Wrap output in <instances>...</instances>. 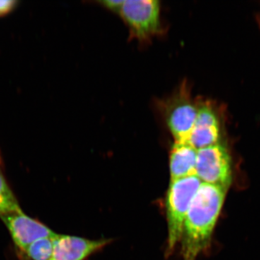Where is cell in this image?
I'll return each instance as SVG.
<instances>
[{"mask_svg":"<svg viewBox=\"0 0 260 260\" xmlns=\"http://www.w3.org/2000/svg\"><path fill=\"white\" fill-rule=\"evenodd\" d=\"M226 190L202 183L191 200L183 226L181 252L184 260H196L208 246L223 207Z\"/></svg>","mask_w":260,"mask_h":260,"instance_id":"1","label":"cell"},{"mask_svg":"<svg viewBox=\"0 0 260 260\" xmlns=\"http://www.w3.org/2000/svg\"><path fill=\"white\" fill-rule=\"evenodd\" d=\"M201 184L196 175L171 182L167 197L169 254L180 242L186 213Z\"/></svg>","mask_w":260,"mask_h":260,"instance_id":"2","label":"cell"},{"mask_svg":"<svg viewBox=\"0 0 260 260\" xmlns=\"http://www.w3.org/2000/svg\"><path fill=\"white\" fill-rule=\"evenodd\" d=\"M232 159L225 145L218 144L198 150L196 174L202 183L223 188L232 184Z\"/></svg>","mask_w":260,"mask_h":260,"instance_id":"3","label":"cell"},{"mask_svg":"<svg viewBox=\"0 0 260 260\" xmlns=\"http://www.w3.org/2000/svg\"><path fill=\"white\" fill-rule=\"evenodd\" d=\"M160 2L157 0H128L121 7V18L135 37L146 39L160 30Z\"/></svg>","mask_w":260,"mask_h":260,"instance_id":"4","label":"cell"},{"mask_svg":"<svg viewBox=\"0 0 260 260\" xmlns=\"http://www.w3.org/2000/svg\"><path fill=\"white\" fill-rule=\"evenodd\" d=\"M186 93L182 91L178 94L166 108V121L175 142H188L198 116L199 107Z\"/></svg>","mask_w":260,"mask_h":260,"instance_id":"5","label":"cell"},{"mask_svg":"<svg viewBox=\"0 0 260 260\" xmlns=\"http://www.w3.org/2000/svg\"><path fill=\"white\" fill-rule=\"evenodd\" d=\"M8 228L15 245L21 252L32 243L43 239L56 237V234L23 211L0 217Z\"/></svg>","mask_w":260,"mask_h":260,"instance_id":"6","label":"cell"},{"mask_svg":"<svg viewBox=\"0 0 260 260\" xmlns=\"http://www.w3.org/2000/svg\"><path fill=\"white\" fill-rule=\"evenodd\" d=\"M109 240H90L73 236L59 235L54 238L51 260H84L107 244Z\"/></svg>","mask_w":260,"mask_h":260,"instance_id":"7","label":"cell"},{"mask_svg":"<svg viewBox=\"0 0 260 260\" xmlns=\"http://www.w3.org/2000/svg\"><path fill=\"white\" fill-rule=\"evenodd\" d=\"M220 138V123L218 116L210 106H201L198 109L196 121L188 143L198 150L218 144Z\"/></svg>","mask_w":260,"mask_h":260,"instance_id":"8","label":"cell"},{"mask_svg":"<svg viewBox=\"0 0 260 260\" xmlns=\"http://www.w3.org/2000/svg\"><path fill=\"white\" fill-rule=\"evenodd\" d=\"M198 150L188 142H175L170 153L171 182L196 175Z\"/></svg>","mask_w":260,"mask_h":260,"instance_id":"9","label":"cell"},{"mask_svg":"<svg viewBox=\"0 0 260 260\" xmlns=\"http://www.w3.org/2000/svg\"><path fill=\"white\" fill-rule=\"evenodd\" d=\"M21 211L18 200L8 185L0 165V217Z\"/></svg>","mask_w":260,"mask_h":260,"instance_id":"10","label":"cell"},{"mask_svg":"<svg viewBox=\"0 0 260 260\" xmlns=\"http://www.w3.org/2000/svg\"><path fill=\"white\" fill-rule=\"evenodd\" d=\"M54 237L43 238L36 241L27 247L24 254L30 260H51Z\"/></svg>","mask_w":260,"mask_h":260,"instance_id":"11","label":"cell"},{"mask_svg":"<svg viewBox=\"0 0 260 260\" xmlns=\"http://www.w3.org/2000/svg\"><path fill=\"white\" fill-rule=\"evenodd\" d=\"M18 5V2L14 0L0 1V17L5 16L11 13Z\"/></svg>","mask_w":260,"mask_h":260,"instance_id":"12","label":"cell"},{"mask_svg":"<svg viewBox=\"0 0 260 260\" xmlns=\"http://www.w3.org/2000/svg\"><path fill=\"white\" fill-rule=\"evenodd\" d=\"M124 1H117V0H104V1L99 2L102 6L107 8L108 10H112L116 13H120L121 7L124 4Z\"/></svg>","mask_w":260,"mask_h":260,"instance_id":"13","label":"cell"},{"mask_svg":"<svg viewBox=\"0 0 260 260\" xmlns=\"http://www.w3.org/2000/svg\"><path fill=\"white\" fill-rule=\"evenodd\" d=\"M2 164V158H1V155H0V165Z\"/></svg>","mask_w":260,"mask_h":260,"instance_id":"14","label":"cell"}]
</instances>
